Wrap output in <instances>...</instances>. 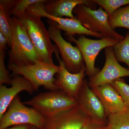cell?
<instances>
[{
    "label": "cell",
    "mask_w": 129,
    "mask_h": 129,
    "mask_svg": "<svg viewBox=\"0 0 129 129\" xmlns=\"http://www.w3.org/2000/svg\"><path fill=\"white\" fill-rule=\"evenodd\" d=\"M12 37L8 52L9 64L30 65L40 60L39 56L24 26L17 18H11Z\"/></svg>",
    "instance_id": "6da1fadb"
},
{
    "label": "cell",
    "mask_w": 129,
    "mask_h": 129,
    "mask_svg": "<svg viewBox=\"0 0 129 129\" xmlns=\"http://www.w3.org/2000/svg\"><path fill=\"white\" fill-rule=\"evenodd\" d=\"M8 68L12 72V77L19 75L24 77L31 83L35 91L41 86L50 91L58 90L54 84V76L60 68L54 63L39 60L34 64L24 66L9 64Z\"/></svg>",
    "instance_id": "7a4b0ae2"
},
{
    "label": "cell",
    "mask_w": 129,
    "mask_h": 129,
    "mask_svg": "<svg viewBox=\"0 0 129 129\" xmlns=\"http://www.w3.org/2000/svg\"><path fill=\"white\" fill-rule=\"evenodd\" d=\"M17 18L26 28L40 60L53 63L52 56L55 46L52 44L49 32L42 21L41 17L29 14L27 12Z\"/></svg>",
    "instance_id": "3957f363"
},
{
    "label": "cell",
    "mask_w": 129,
    "mask_h": 129,
    "mask_svg": "<svg viewBox=\"0 0 129 129\" xmlns=\"http://www.w3.org/2000/svg\"><path fill=\"white\" fill-rule=\"evenodd\" d=\"M23 103L31 106L45 117L56 115L78 106L76 99L60 90L40 93Z\"/></svg>",
    "instance_id": "277c9868"
},
{
    "label": "cell",
    "mask_w": 129,
    "mask_h": 129,
    "mask_svg": "<svg viewBox=\"0 0 129 129\" xmlns=\"http://www.w3.org/2000/svg\"><path fill=\"white\" fill-rule=\"evenodd\" d=\"M73 13L76 18L86 28L92 32L99 33L105 37H111L120 41L124 37L111 28L109 23V16L99 7L93 9L83 4L77 6Z\"/></svg>",
    "instance_id": "5b68a950"
},
{
    "label": "cell",
    "mask_w": 129,
    "mask_h": 129,
    "mask_svg": "<svg viewBox=\"0 0 129 129\" xmlns=\"http://www.w3.org/2000/svg\"><path fill=\"white\" fill-rule=\"evenodd\" d=\"M45 117L33 108L28 107L21 101L18 95L0 118V129L18 125H29L43 128Z\"/></svg>",
    "instance_id": "8992f818"
},
{
    "label": "cell",
    "mask_w": 129,
    "mask_h": 129,
    "mask_svg": "<svg viewBox=\"0 0 129 129\" xmlns=\"http://www.w3.org/2000/svg\"><path fill=\"white\" fill-rule=\"evenodd\" d=\"M67 39L75 43L80 50L85 65L86 74L90 79L100 71L99 68L95 67V60L100 51L109 47H113L119 42L105 36L98 40L89 39L84 35H80L77 39L73 36H67Z\"/></svg>",
    "instance_id": "52a82bcc"
},
{
    "label": "cell",
    "mask_w": 129,
    "mask_h": 129,
    "mask_svg": "<svg viewBox=\"0 0 129 129\" xmlns=\"http://www.w3.org/2000/svg\"><path fill=\"white\" fill-rule=\"evenodd\" d=\"M48 23L51 40L56 45L66 69L73 74L80 72L85 67L79 49L78 47L74 46L63 39L61 30L56 27L54 21L48 19Z\"/></svg>",
    "instance_id": "ba28073f"
},
{
    "label": "cell",
    "mask_w": 129,
    "mask_h": 129,
    "mask_svg": "<svg viewBox=\"0 0 129 129\" xmlns=\"http://www.w3.org/2000/svg\"><path fill=\"white\" fill-rule=\"evenodd\" d=\"M76 99L78 106L91 120L103 124H107V116L101 101L88 84L84 82Z\"/></svg>",
    "instance_id": "9c48e42d"
},
{
    "label": "cell",
    "mask_w": 129,
    "mask_h": 129,
    "mask_svg": "<svg viewBox=\"0 0 129 129\" xmlns=\"http://www.w3.org/2000/svg\"><path fill=\"white\" fill-rule=\"evenodd\" d=\"M106 61L103 68L90 79L88 84L90 88L106 84H111L116 80L129 77V69L120 65L116 60L113 47L105 48Z\"/></svg>",
    "instance_id": "30bf717a"
},
{
    "label": "cell",
    "mask_w": 129,
    "mask_h": 129,
    "mask_svg": "<svg viewBox=\"0 0 129 129\" xmlns=\"http://www.w3.org/2000/svg\"><path fill=\"white\" fill-rule=\"evenodd\" d=\"M57 46H55L54 53L59 62L60 69L56 75L54 84L58 89L76 99L86 75L85 68L77 73L73 74L69 72L64 62L60 58Z\"/></svg>",
    "instance_id": "8fae6325"
},
{
    "label": "cell",
    "mask_w": 129,
    "mask_h": 129,
    "mask_svg": "<svg viewBox=\"0 0 129 129\" xmlns=\"http://www.w3.org/2000/svg\"><path fill=\"white\" fill-rule=\"evenodd\" d=\"M89 119L77 106L56 115L45 117L42 129H82Z\"/></svg>",
    "instance_id": "7c38bea8"
},
{
    "label": "cell",
    "mask_w": 129,
    "mask_h": 129,
    "mask_svg": "<svg viewBox=\"0 0 129 129\" xmlns=\"http://www.w3.org/2000/svg\"><path fill=\"white\" fill-rule=\"evenodd\" d=\"M91 89L101 101L107 117L129 110L118 92L111 84H106Z\"/></svg>",
    "instance_id": "4fadbf2b"
},
{
    "label": "cell",
    "mask_w": 129,
    "mask_h": 129,
    "mask_svg": "<svg viewBox=\"0 0 129 129\" xmlns=\"http://www.w3.org/2000/svg\"><path fill=\"white\" fill-rule=\"evenodd\" d=\"M13 77L10 88L4 85H0V118L19 93L26 91L32 94L35 91L31 83L24 77L19 75Z\"/></svg>",
    "instance_id": "5bb4252c"
},
{
    "label": "cell",
    "mask_w": 129,
    "mask_h": 129,
    "mask_svg": "<svg viewBox=\"0 0 129 129\" xmlns=\"http://www.w3.org/2000/svg\"><path fill=\"white\" fill-rule=\"evenodd\" d=\"M80 4L96 9V4L94 0L48 1L44 3V9L47 13L51 16L61 18L65 16L76 20L73 12L75 8Z\"/></svg>",
    "instance_id": "9a60e30c"
},
{
    "label": "cell",
    "mask_w": 129,
    "mask_h": 129,
    "mask_svg": "<svg viewBox=\"0 0 129 129\" xmlns=\"http://www.w3.org/2000/svg\"><path fill=\"white\" fill-rule=\"evenodd\" d=\"M39 15L42 17L47 18L54 21L58 29L66 32L67 36H73L75 35H86L100 39L104 37L102 34L92 32L87 29L77 19L51 16L47 13L44 10L40 11Z\"/></svg>",
    "instance_id": "2e32d148"
},
{
    "label": "cell",
    "mask_w": 129,
    "mask_h": 129,
    "mask_svg": "<svg viewBox=\"0 0 129 129\" xmlns=\"http://www.w3.org/2000/svg\"><path fill=\"white\" fill-rule=\"evenodd\" d=\"M45 0H1L0 3L6 7L10 16L18 18L27 12L32 5L44 2Z\"/></svg>",
    "instance_id": "e0dca14e"
},
{
    "label": "cell",
    "mask_w": 129,
    "mask_h": 129,
    "mask_svg": "<svg viewBox=\"0 0 129 129\" xmlns=\"http://www.w3.org/2000/svg\"><path fill=\"white\" fill-rule=\"evenodd\" d=\"M109 23L112 28H124L129 30V5L120 8L109 17Z\"/></svg>",
    "instance_id": "ac0fdd59"
},
{
    "label": "cell",
    "mask_w": 129,
    "mask_h": 129,
    "mask_svg": "<svg viewBox=\"0 0 129 129\" xmlns=\"http://www.w3.org/2000/svg\"><path fill=\"white\" fill-rule=\"evenodd\" d=\"M0 32L6 38L8 46L11 47L12 30L9 11L4 5L0 3Z\"/></svg>",
    "instance_id": "d6986e66"
},
{
    "label": "cell",
    "mask_w": 129,
    "mask_h": 129,
    "mask_svg": "<svg viewBox=\"0 0 129 129\" xmlns=\"http://www.w3.org/2000/svg\"><path fill=\"white\" fill-rule=\"evenodd\" d=\"M113 48L117 61L125 63L129 69V30L124 39L118 42Z\"/></svg>",
    "instance_id": "ffe728a7"
},
{
    "label": "cell",
    "mask_w": 129,
    "mask_h": 129,
    "mask_svg": "<svg viewBox=\"0 0 129 129\" xmlns=\"http://www.w3.org/2000/svg\"><path fill=\"white\" fill-rule=\"evenodd\" d=\"M107 125L108 129H129V110L109 115Z\"/></svg>",
    "instance_id": "44dd1931"
},
{
    "label": "cell",
    "mask_w": 129,
    "mask_h": 129,
    "mask_svg": "<svg viewBox=\"0 0 129 129\" xmlns=\"http://www.w3.org/2000/svg\"><path fill=\"white\" fill-rule=\"evenodd\" d=\"M108 14L111 16L118 9L125 5H129V0H94Z\"/></svg>",
    "instance_id": "7402d4cb"
},
{
    "label": "cell",
    "mask_w": 129,
    "mask_h": 129,
    "mask_svg": "<svg viewBox=\"0 0 129 129\" xmlns=\"http://www.w3.org/2000/svg\"><path fill=\"white\" fill-rule=\"evenodd\" d=\"M112 86L122 97L125 106L129 109V85L123 79L120 78L113 81Z\"/></svg>",
    "instance_id": "603a6c76"
},
{
    "label": "cell",
    "mask_w": 129,
    "mask_h": 129,
    "mask_svg": "<svg viewBox=\"0 0 129 129\" xmlns=\"http://www.w3.org/2000/svg\"><path fill=\"white\" fill-rule=\"evenodd\" d=\"M5 51H0V85L8 84L11 85L12 79L5 64Z\"/></svg>",
    "instance_id": "cb8c5ba5"
},
{
    "label": "cell",
    "mask_w": 129,
    "mask_h": 129,
    "mask_svg": "<svg viewBox=\"0 0 129 129\" xmlns=\"http://www.w3.org/2000/svg\"><path fill=\"white\" fill-rule=\"evenodd\" d=\"M82 129H108L107 124L95 122L89 118Z\"/></svg>",
    "instance_id": "d4e9b609"
},
{
    "label": "cell",
    "mask_w": 129,
    "mask_h": 129,
    "mask_svg": "<svg viewBox=\"0 0 129 129\" xmlns=\"http://www.w3.org/2000/svg\"><path fill=\"white\" fill-rule=\"evenodd\" d=\"M8 41L6 37L0 32V51H5L7 49Z\"/></svg>",
    "instance_id": "484cf974"
},
{
    "label": "cell",
    "mask_w": 129,
    "mask_h": 129,
    "mask_svg": "<svg viewBox=\"0 0 129 129\" xmlns=\"http://www.w3.org/2000/svg\"><path fill=\"white\" fill-rule=\"evenodd\" d=\"M32 127V125H18L3 129H31Z\"/></svg>",
    "instance_id": "4316f807"
},
{
    "label": "cell",
    "mask_w": 129,
    "mask_h": 129,
    "mask_svg": "<svg viewBox=\"0 0 129 129\" xmlns=\"http://www.w3.org/2000/svg\"><path fill=\"white\" fill-rule=\"evenodd\" d=\"M31 129H40L39 128H37V127H35V126H32V128Z\"/></svg>",
    "instance_id": "83f0119b"
}]
</instances>
